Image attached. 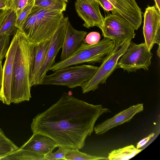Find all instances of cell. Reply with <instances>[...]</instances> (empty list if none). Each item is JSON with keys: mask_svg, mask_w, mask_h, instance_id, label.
<instances>
[{"mask_svg": "<svg viewBox=\"0 0 160 160\" xmlns=\"http://www.w3.org/2000/svg\"><path fill=\"white\" fill-rule=\"evenodd\" d=\"M8 0H0V9H9L8 7Z\"/></svg>", "mask_w": 160, "mask_h": 160, "instance_id": "32", "label": "cell"}, {"mask_svg": "<svg viewBox=\"0 0 160 160\" xmlns=\"http://www.w3.org/2000/svg\"><path fill=\"white\" fill-rule=\"evenodd\" d=\"M101 29L104 37L113 41L115 48L121 47L127 40H131L136 35L133 26L116 11L106 16Z\"/></svg>", "mask_w": 160, "mask_h": 160, "instance_id": "6", "label": "cell"}, {"mask_svg": "<svg viewBox=\"0 0 160 160\" xmlns=\"http://www.w3.org/2000/svg\"><path fill=\"white\" fill-rule=\"evenodd\" d=\"M68 20V17H64L51 39L45 58L37 76L34 86L41 84L47 72L55 63L56 57L62 48Z\"/></svg>", "mask_w": 160, "mask_h": 160, "instance_id": "9", "label": "cell"}, {"mask_svg": "<svg viewBox=\"0 0 160 160\" xmlns=\"http://www.w3.org/2000/svg\"><path fill=\"white\" fill-rule=\"evenodd\" d=\"M17 31L13 36L5 56L6 60L2 68V78L0 101L4 104L9 105L11 101V88L13 63L18 42Z\"/></svg>", "mask_w": 160, "mask_h": 160, "instance_id": "10", "label": "cell"}, {"mask_svg": "<svg viewBox=\"0 0 160 160\" xmlns=\"http://www.w3.org/2000/svg\"><path fill=\"white\" fill-rule=\"evenodd\" d=\"M154 134H155L154 133H151L146 138L141 140L138 143L136 148L137 149H139L144 146L150 139L154 136Z\"/></svg>", "mask_w": 160, "mask_h": 160, "instance_id": "30", "label": "cell"}, {"mask_svg": "<svg viewBox=\"0 0 160 160\" xmlns=\"http://www.w3.org/2000/svg\"><path fill=\"white\" fill-rule=\"evenodd\" d=\"M2 60L0 61V93L1 92L2 78Z\"/></svg>", "mask_w": 160, "mask_h": 160, "instance_id": "33", "label": "cell"}, {"mask_svg": "<svg viewBox=\"0 0 160 160\" xmlns=\"http://www.w3.org/2000/svg\"><path fill=\"white\" fill-rule=\"evenodd\" d=\"M10 9H0V28L5 18L9 12Z\"/></svg>", "mask_w": 160, "mask_h": 160, "instance_id": "31", "label": "cell"}, {"mask_svg": "<svg viewBox=\"0 0 160 160\" xmlns=\"http://www.w3.org/2000/svg\"><path fill=\"white\" fill-rule=\"evenodd\" d=\"M97 2L106 11L112 12L116 10L113 5L108 0H97Z\"/></svg>", "mask_w": 160, "mask_h": 160, "instance_id": "29", "label": "cell"}, {"mask_svg": "<svg viewBox=\"0 0 160 160\" xmlns=\"http://www.w3.org/2000/svg\"><path fill=\"white\" fill-rule=\"evenodd\" d=\"M157 54L159 57H160V45H158V47L157 51Z\"/></svg>", "mask_w": 160, "mask_h": 160, "instance_id": "35", "label": "cell"}, {"mask_svg": "<svg viewBox=\"0 0 160 160\" xmlns=\"http://www.w3.org/2000/svg\"><path fill=\"white\" fill-rule=\"evenodd\" d=\"M143 109L142 103L132 106L94 127L95 133L98 135H101L112 128L128 122L135 115L143 111Z\"/></svg>", "mask_w": 160, "mask_h": 160, "instance_id": "13", "label": "cell"}, {"mask_svg": "<svg viewBox=\"0 0 160 160\" xmlns=\"http://www.w3.org/2000/svg\"><path fill=\"white\" fill-rule=\"evenodd\" d=\"M0 160H46L44 155L20 148L0 158Z\"/></svg>", "mask_w": 160, "mask_h": 160, "instance_id": "18", "label": "cell"}, {"mask_svg": "<svg viewBox=\"0 0 160 160\" xmlns=\"http://www.w3.org/2000/svg\"><path fill=\"white\" fill-rule=\"evenodd\" d=\"M75 7L78 16L84 21L83 25L89 28L96 26L102 27L104 18L102 15L99 4L92 0H76Z\"/></svg>", "mask_w": 160, "mask_h": 160, "instance_id": "12", "label": "cell"}, {"mask_svg": "<svg viewBox=\"0 0 160 160\" xmlns=\"http://www.w3.org/2000/svg\"><path fill=\"white\" fill-rule=\"evenodd\" d=\"M17 19L16 13L10 10L0 28V37L5 35L13 36L16 33L18 29L15 26Z\"/></svg>", "mask_w": 160, "mask_h": 160, "instance_id": "20", "label": "cell"}, {"mask_svg": "<svg viewBox=\"0 0 160 160\" xmlns=\"http://www.w3.org/2000/svg\"><path fill=\"white\" fill-rule=\"evenodd\" d=\"M10 37L7 35L0 37V61L5 57L10 45Z\"/></svg>", "mask_w": 160, "mask_h": 160, "instance_id": "26", "label": "cell"}, {"mask_svg": "<svg viewBox=\"0 0 160 160\" xmlns=\"http://www.w3.org/2000/svg\"><path fill=\"white\" fill-rule=\"evenodd\" d=\"M131 41L128 40L118 48H114L104 58L93 76L80 86L83 93L94 91L98 88L100 84L106 83L107 79L118 67L119 59Z\"/></svg>", "mask_w": 160, "mask_h": 160, "instance_id": "7", "label": "cell"}, {"mask_svg": "<svg viewBox=\"0 0 160 160\" xmlns=\"http://www.w3.org/2000/svg\"><path fill=\"white\" fill-rule=\"evenodd\" d=\"M50 40L35 45L31 61L29 82L31 87L34 85L38 72L42 65L48 50Z\"/></svg>", "mask_w": 160, "mask_h": 160, "instance_id": "17", "label": "cell"}, {"mask_svg": "<svg viewBox=\"0 0 160 160\" xmlns=\"http://www.w3.org/2000/svg\"><path fill=\"white\" fill-rule=\"evenodd\" d=\"M65 160H108V158L91 155L80 152L79 149H69L65 156Z\"/></svg>", "mask_w": 160, "mask_h": 160, "instance_id": "23", "label": "cell"}, {"mask_svg": "<svg viewBox=\"0 0 160 160\" xmlns=\"http://www.w3.org/2000/svg\"><path fill=\"white\" fill-rule=\"evenodd\" d=\"M143 16L144 42L151 51L155 44L160 45V12L155 6H148L145 9Z\"/></svg>", "mask_w": 160, "mask_h": 160, "instance_id": "11", "label": "cell"}, {"mask_svg": "<svg viewBox=\"0 0 160 160\" xmlns=\"http://www.w3.org/2000/svg\"><path fill=\"white\" fill-rule=\"evenodd\" d=\"M92 0L94 1H96L97 2V0Z\"/></svg>", "mask_w": 160, "mask_h": 160, "instance_id": "37", "label": "cell"}, {"mask_svg": "<svg viewBox=\"0 0 160 160\" xmlns=\"http://www.w3.org/2000/svg\"><path fill=\"white\" fill-rule=\"evenodd\" d=\"M110 112L102 105L88 103L64 92L56 103L33 118L31 128L33 134L50 138L58 147L79 149L93 132L98 119Z\"/></svg>", "mask_w": 160, "mask_h": 160, "instance_id": "1", "label": "cell"}, {"mask_svg": "<svg viewBox=\"0 0 160 160\" xmlns=\"http://www.w3.org/2000/svg\"><path fill=\"white\" fill-rule=\"evenodd\" d=\"M101 38V35L98 32H92L87 35L83 42L89 45H93L98 42Z\"/></svg>", "mask_w": 160, "mask_h": 160, "instance_id": "28", "label": "cell"}, {"mask_svg": "<svg viewBox=\"0 0 160 160\" xmlns=\"http://www.w3.org/2000/svg\"><path fill=\"white\" fill-rule=\"evenodd\" d=\"M34 1V0H8V8L14 12L18 18L22 10Z\"/></svg>", "mask_w": 160, "mask_h": 160, "instance_id": "24", "label": "cell"}, {"mask_svg": "<svg viewBox=\"0 0 160 160\" xmlns=\"http://www.w3.org/2000/svg\"><path fill=\"white\" fill-rule=\"evenodd\" d=\"M115 47L113 41L105 37L93 45H89L83 41L79 48L72 55L64 60L54 63L50 70L54 71L85 62L92 64L101 62Z\"/></svg>", "mask_w": 160, "mask_h": 160, "instance_id": "4", "label": "cell"}, {"mask_svg": "<svg viewBox=\"0 0 160 160\" xmlns=\"http://www.w3.org/2000/svg\"><path fill=\"white\" fill-rule=\"evenodd\" d=\"M98 68L86 64L68 67L46 75L41 84L63 86L72 88L81 86L93 76Z\"/></svg>", "mask_w": 160, "mask_h": 160, "instance_id": "5", "label": "cell"}, {"mask_svg": "<svg viewBox=\"0 0 160 160\" xmlns=\"http://www.w3.org/2000/svg\"><path fill=\"white\" fill-rule=\"evenodd\" d=\"M59 148L56 152H51L45 156L46 160H65V156L69 149L59 147Z\"/></svg>", "mask_w": 160, "mask_h": 160, "instance_id": "27", "label": "cell"}, {"mask_svg": "<svg viewBox=\"0 0 160 160\" xmlns=\"http://www.w3.org/2000/svg\"><path fill=\"white\" fill-rule=\"evenodd\" d=\"M155 3V6L158 11L160 12V0H154Z\"/></svg>", "mask_w": 160, "mask_h": 160, "instance_id": "34", "label": "cell"}, {"mask_svg": "<svg viewBox=\"0 0 160 160\" xmlns=\"http://www.w3.org/2000/svg\"><path fill=\"white\" fill-rule=\"evenodd\" d=\"M34 2L35 0L32 3L26 6L17 18L15 26L18 29H21L27 18L30 13L34 6Z\"/></svg>", "mask_w": 160, "mask_h": 160, "instance_id": "25", "label": "cell"}, {"mask_svg": "<svg viewBox=\"0 0 160 160\" xmlns=\"http://www.w3.org/2000/svg\"><path fill=\"white\" fill-rule=\"evenodd\" d=\"M66 7V2L62 0H35L31 11L47 8L63 12Z\"/></svg>", "mask_w": 160, "mask_h": 160, "instance_id": "21", "label": "cell"}, {"mask_svg": "<svg viewBox=\"0 0 160 160\" xmlns=\"http://www.w3.org/2000/svg\"><path fill=\"white\" fill-rule=\"evenodd\" d=\"M19 148L7 137L0 128V158Z\"/></svg>", "mask_w": 160, "mask_h": 160, "instance_id": "22", "label": "cell"}, {"mask_svg": "<svg viewBox=\"0 0 160 160\" xmlns=\"http://www.w3.org/2000/svg\"><path fill=\"white\" fill-rule=\"evenodd\" d=\"M63 12L49 8L31 11L21 30L34 45L50 40L64 18Z\"/></svg>", "mask_w": 160, "mask_h": 160, "instance_id": "3", "label": "cell"}, {"mask_svg": "<svg viewBox=\"0 0 160 160\" xmlns=\"http://www.w3.org/2000/svg\"><path fill=\"white\" fill-rule=\"evenodd\" d=\"M142 149H137L132 145L112 151L108 153L109 160H129L139 153Z\"/></svg>", "mask_w": 160, "mask_h": 160, "instance_id": "19", "label": "cell"}, {"mask_svg": "<svg viewBox=\"0 0 160 160\" xmlns=\"http://www.w3.org/2000/svg\"><path fill=\"white\" fill-rule=\"evenodd\" d=\"M152 55L145 42L137 44L131 41L118 62V67L128 72L141 69L148 70Z\"/></svg>", "mask_w": 160, "mask_h": 160, "instance_id": "8", "label": "cell"}, {"mask_svg": "<svg viewBox=\"0 0 160 160\" xmlns=\"http://www.w3.org/2000/svg\"><path fill=\"white\" fill-rule=\"evenodd\" d=\"M57 144L51 138L44 135L33 134L30 139L20 148L45 156L52 152Z\"/></svg>", "mask_w": 160, "mask_h": 160, "instance_id": "16", "label": "cell"}, {"mask_svg": "<svg viewBox=\"0 0 160 160\" xmlns=\"http://www.w3.org/2000/svg\"><path fill=\"white\" fill-rule=\"evenodd\" d=\"M64 1L65 2H68V0H62Z\"/></svg>", "mask_w": 160, "mask_h": 160, "instance_id": "36", "label": "cell"}, {"mask_svg": "<svg viewBox=\"0 0 160 160\" xmlns=\"http://www.w3.org/2000/svg\"><path fill=\"white\" fill-rule=\"evenodd\" d=\"M18 42L13 67L11 88V103L28 101L31 98L30 67L35 45L30 42L21 30H17Z\"/></svg>", "mask_w": 160, "mask_h": 160, "instance_id": "2", "label": "cell"}, {"mask_svg": "<svg viewBox=\"0 0 160 160\" xmlns=\"http://www.w3.org/2000/svg\"><path fill=\"white\" fill-rule=\"evenodd\" d=\"M117 12L128 21L135 30L142 22V12L135 0H108Z\"/></svg>", "mask_w": 160, "mask_h": 160, "instance_id": "14", "label": "cell"}, {"mask_svg": "<svg viewBox=\"0 0 160 160\" xmlns=\"http://www.w3.org/2000/svg\"><path fill=\"white\" fill-rule=\"evenodd\" d=\"M87 33L86 31L75 29L68 21L62 48L60 61L69 58L78 50Z\"/></svg>", "mask_w": 160, "mask_h": 160, "instance_id": "15", "label": "cell"}]
</instances>
